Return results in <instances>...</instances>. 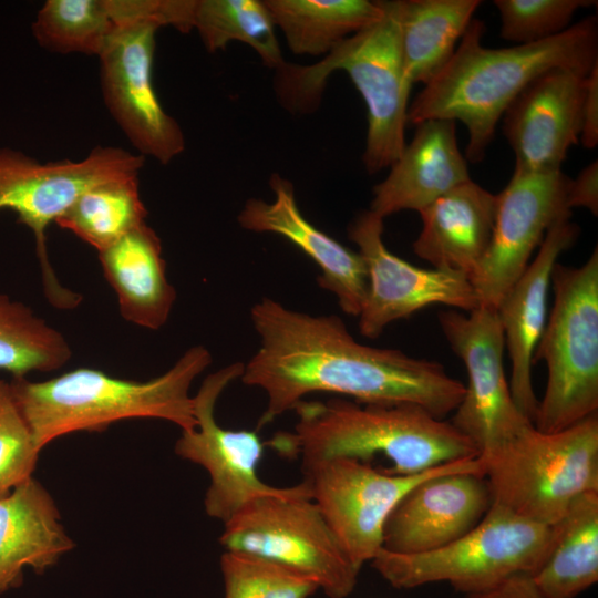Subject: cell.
Masks as SVG:
<instances>
[{
  "instance_id": "cell-1",
  "label": "cell",
  "mask_w": 598,
  "mask_h": 598,
  "mask_svg": "<svg viewBox=\"0 0 598 598\" xmlns=\"http://www.w3.org/2000/svg\"><path fill=\"white\" fill-rule=\"evenodd\" d=\"M250 318L260 343L240 380L267 394L259 426L313 392L364 404H415L437 419L454 412L465 393L441 363L362 344L336 315L311 316L264 297Z\"/></svg>"
},
{
  "instance_id": "cell-2",
  "label": "cell",
  "mask_w": 598,
  "mask_h": 598,
  "mask_svg": "<svg viewBox=\"0 0 598 598\" xmlns=\"http://www.w3.org/2000/svg\"><path fill=\"white\" fill-rule=\"evenodd\" d=\"M483 21L473 19L447 64L409 105L408 122H462L467 130L465 158L480 163L496 125L517 95L551 69L587 75L598 63V20L587 17L550 39L507 48H485Z\"/></svg>"
},
{
  "instance_id": "cell-3",
  "label": "cell",
  "mask_w": 598,
  "mask_h": 598,
  "mask_svg": "<svg viewBox=\"0 0 598 598\" xmlns=\"http://www.w3.org/2000/svg\"><path fill=\"white\" fill-rule=\"evenodd\" d=\"M292 432H279L268 444L301 461L333 456L369 462L382 455L393 474L412 475L480 456L476 445L451 422L410 403L364 404L336 396L299 401Z\"/></svg>"
},
{
  "instance_id": "cell-4",
  "label": "cell",
  "mask_w": 598,
  "mask_h": 598,
  "mask_svg": "<svg viewBox=\"0 0 598 598\" xmlns=\"http://www.w3.org/2000/svg\"><path fill=\"white\" fill-rule=\"evenodd\" d=\"M212 361L208 349L195 346L165 373L147 381L116 378L83 367L40 382L12 378L10 384L35 445L42 451L60 436L100 432L125 419H159L182 431L195 429L189 389Z\"/></svg>"
},
{
  "instance_id": "cell-5",
  "label": "cell",
  "mask_w": 598,
  "mask_h": 598,
  "mask_svg": "<svg viewBox=\"0 0 598 598\" xmlns=\"http://www.w3.org/2000/svg\"><path fill=\"white\" fill-rule=\"evenodd\" d=\"M383 17L344 39L315 64L283 62L274 80L279 103L291 113L315 112L327 80L344 71L361 94L368 111L363 164L369 174L390 167L405 142L412 83L403 65L394 0L381 1Z\"/></svg>"
},
{
  "instance_id": "cell-6",
  "label": "cell",
  "mask_w": 598,
  "mask_h": 598,
  "mask_svg": "<svg viewBox=\"0 0 598 598\" xmlns=\"http://www.w3.org/2000/svg\"><path fill=\"white\" fill-rule=\"evenodd\" d=\"M478 458L493 504L553 525L577 497L598 491V413L554 433L530 423Z\"/></svg>"
},
{
  "instance_id": "cell-7",
  "label": "cell",
  "mask_w": 598,
  "mask_h": 598,
  "mask_svg": "<svg viewBox=\"0 0 598 598\" xmlns=\"http://www.w3.org/2000/svg\"><path fill=\"white\" fill-rule=\"evenodd\" d=\"M554 302L533 362L544 361L547 381L535 427L564 430L598 412V249L580 267L557 262Z\"/></svg>"
},
{
  "instance_id": "cell-8",
  "label": "cell",
  "mask_w": 598,
  "mask_h": 598,
  "mask_svg": "<svg viewBox=\"0 0 598 598\" xmlns=\"http://www.w3.org/2000/svg\"><path fill=\"white\" fill-rule=\"evenodd\" d=\"M550 535L551 525L529 520L492 503L476 526L443 547L413 555L381 548L370 563L398 589L447 581L455 590L470 595L516 574L532 575L545 558Z\"/></svg>"
},
{
  "instance_id": "cell-9",
  "label": "cell",
  "mask_w": 598,
  "mask_h": 598,
  "mask_svg": "<svg viewBox=\"0 0 598 598\" xmlns=\"http://www.w3.org/2000/svg\"><path fill=\"white\" fill-rule=\"evenodd\" d=\"M145 157L115 146H96L83 159L42 163L8 147L0 148V210L17 214L33 234L43 291L58 309H74L82 296L64 287L49 258L47 229L90 187L138 176Z\"/></svg>"
},
{
  "instance_id": "cell-10",
  "label": "cell",
  "mask_w": 598,
  "mask_h": 598,
  "mask_svg": "<svg viewBox=\"0 0 598 598\" xmlns=\"http://www.w3.org/2000/svg\"><path fill=\"white\" fill-rule=\"evenodd\" d=\"M219 543L281 564L313 579L329 598H347L359 570L352 565L307 485L261 496L224 524Z\"/></svg>"
},
{
  "instance_id": "cell-11",
  "label": "cell",
  "mask_w": 598,
  "mask_h": 598,
  "mask_svg": "<svg viewBox=\"0 0 598 598\" xmlns=\"http://www.w3.org/2000/svg\"><path fill=\"white\" fill-rule=\"evenodd\" d=\"M165 25L162 13L121 21L99 55L109 112L140 155L164 165L185 150L183 131L163 109L153 84L155 34Z\"/></svg>"
},
{
  "instance_id": "cell-12",
  "label": "cell",
  "mask_w": 598,
  "mask_h": 598,
  "mask_svg": "<svg viewBox=\"0 0 598 598\" xmlns=\"http://www.w3.org/2000/svg\"><path fill=\"white\" fill-rule=\"evenodd\" d=\"M451 464L400 475L375 468L370 462L333 456L301 461V471L311 499L360 571L382 548L384 523L399 501L422 480Z\"/></svg>"
},
{
  "instance_id": "cell-13",
  "label": "cell",
  "mask_w": 598,
  "mask_h": 598,
  "mask_svg": "<svg viewBox=\"0 0 598 598\" xmlns=\"http://www.w3.org/2000/svg\"><path fill=\"white\" fill-rule=\"evenodd\" d=\"M437 318L447 343L467 373L465 393L450 422L476 445L480 456H485L533 423L512 398L497 312L478 306L468 315L453 309L440 311Z\"/></svg>"
},
{
  "instance_id": "cell-14",
  "label": "cell",
  "mask_w": 598,
  "mask_h": 598,
  "mask_svg": "<svg viewBox=\"0 0 598 598\" xmlns=\"http://www.w3.org/2000/svg\"><path fill=\"white\" fill-rule=\"evenodd\" d=\"M244 368V363L235 362L205 378L193 396L196 426L182 431L174 448L178 456L208 473L205 511L224 524L252 499L289 488L269 485L258 475L264 443L257 431L224 429L216 422L217 400L233 381L240 379Z\"/></svg>"
},
{
  "instance_id": "cell-15",
  "label": "cell",
  "mask_w": 598,
  "mask_h": 598,
  "mask_svg": "<svg viewBox=\"0 0 598 598\" xmlns=\"http://www.w3.org/2000/svg\"><path fill=\"white\" fill-rule=\"evenodd\" d=\"M569 179L561 169L514 168L507 185L496 195L491 241L470 277L481 307L496 310L550 227L571 217L566 203Z\"/></svg>"
},
{
  "instance_id": "cell-16",
  "label": "cell",
  "mask_w": 598,
  "mask_h": 598,
  "mask_svg": "<svg viewBox=\"0 0 598 598\" xmlns=\"http://www.w3.org/2000/svg\"><path fill=\"white\" fill-rule=\"evenodd\" d=\"M382 235L383 218L370 209L357 216L348 229L368 272L367 297L358 316L362 336L378 338L393 321L433 305L466 312L480 306L466 275L413 266L392 254Z\"/></svg>"
},
{
  "instance_id": "cell-17",
  "label": "cell",
  "mask_w": 598,
  "mask_h": 598,
  "mask_svg": "<svg viewBox=\"0 0 598 598\" xmlns=\"http://www.w3.org/2000/svg\"><path fill=\"white\" fill-rule=\"evenodd\" d=\"M491 505L480 458L454 462L399 501L384 523L382 548L402 555L437 549L476 526Z\"/></svg>"
},
{
  "instance_id": "cell-18",
  "label": "cell",
  "mask_w": 598,
  "mask_h": 598,
  "mask_svg": "<svg viewBox=\"0 0 598 598\" xmlns=\"http://www.w3.org/2000/svg\"><path fill=\"white\" fill-rule=\"evenodd\" d=\"M586 76L551 69L534 79L502 116L503 134L525 172L561 169L570 147L579 142Z\"/></svg>"
},
{
  "instance_id": "cell-19",
  "label": "cell",
  "mask_w": 598,
  "mask_h": 598,
  "mask_svg": "<svg viewBox=\"0 0 598 598\" xmlns=\"http://www.w3.org/2000/svg\"><path fill=\"white\" fill-rule=\"evenodd\" d=\"M578 235L579 227L570 217L553 225L534 259L496 308L511 360L512 398L519 412L533 423L539 401L533 386V355L547 320L551 272Z\"/></svg>"
},
{
  "instance_id": "cell-20",
  "label": "cell",
  "mask_w": 598,
  "mask_h": 598,
  "mask_svg": "<svg viewBox=\"0 0 598 598\" xmlns=\"http://www.w3.org/2000/svg\"><path fill=\"white\" fill-rule=\"evenodd\" d=\"M269 184L274 200H246L237 216L238 224L246 230L277 234L297 246L319 267V286L336 295L343 312L358 317L368 291V272L362 257L303 217L289 181L272 174Z\"/></svg>"
},
{
  "instance_id": "cell-21",
  "label": "cell",
  "mask_w": 598,
  "mask_h": 598,
  "mask_svg": "<svg viewBox=\"0 0 598 598\" xmlns=\"http://www.w3.org/2000/svg\"><path fill=\"white\" fill-rule=\"evenodd\" d=\"M415 126L386 177L373 187L370 210L383 219L402 210L419 213L471 179L457 144L456 122L433 118Z\"/></svg>"
},
{
  "instance_id": "cell-22",
  "label": "cell",
  "mask_w": 598,
  "mask_h": 598,
  "mask_svg": "<svg viewBox=\"0 0 598 598\" xmlns=\"http://www.w3.org/2000/svg\"><path fill=\"white\" fill-rule=\"evenodd\" d=\"M496 195L472 179L419 212L422 228L413 251L435 269L473 275L487 250Z\"/></svg>"
},
{
  "instance_id": "cell-23",
  "label": "cell",
  "mask_w": 598,
  "mask_h": 598,
  "mask_svg": "<svg viewBox=\"0 0 598 598\" xmlns=\"http://www.w3.org/2000/svg\"><path fill=\"white\" fill-rule=\"evenodd\" d=\"M74 546L49 492L33 476L0 496V595L43 573Z\"/></svg>"
},
{
  "instance_id": "cell-24",
  "label": "cell",
  "mask_w": 598,
  "mask_h": 598,
  "mask_svg": "<svg viewBox=\"0 0 598 598\" xmlns=\"http://www.w3.org/2000/svg\"><path fill=\"white\" fill-rule=\"evenodd\" d=\"M97 255L121 316L145 329L162 328L175 303L176 290L167 279L155 230L144 223Z\"/></svg>"
},
{
  "instance_id": "cell-25",
  "label": "cell",
  "mask_w": 598,
  "mask_h": 598,
  "mask_svg": "<svg viewBox=\"0 0 598 598\" xmlns=\"http://www.w3.org/2000/svg\"><path fill=\"white\" fill-rule=\"evenodd\" d=\"M530 577L545 598H576L598 581V491L577 497L551 525L545 558Z\"/></svg>"
},
{
  "instance_id": "cell-26",
  "label": "cell",
  "mask_w": 598,
  "mask_h": 598,
  "mask_svg": "<svg viewBox=\"0 0 598 598\" xmlns=\"http://www.w3.org/2000/svg\"><path fill=\"white\" fill-rule=\"evenodd\" d=\"M409 81L429 83L451 60L480 0H394Z\"/></svg>"
},
{
  "instance_id": "cell-27",
  "label": "cell",
  "mask_w": 598,
  "mask_h": 598,
  "mask_svg": "<svg viewBox=\"0 0 598 598\" xmlns=\"http://www.w3.org/2000/svg\"><path fill=\"white\" fill-rule=\"evenodd\" d=\"M289 50L301 55H326L344 39L383 17L381 1L264 0Z\"/></svg>"
},
{
  "instance_id": "cell-28",
  "label": "cell",
  "mask_w": 598,
  "mask_h": 598,
  "mask_svg": "<svg viewBox=\"0 0 598 598\" xmlns=\"http://www.w3.org/2000/svg\"><path fill=\"white\" fill-rule=\"evenodd\" d=\"M146 217L138 176H131L90 187L55 224L100 252L146 223Z\"/></svg>"
},
{
  "instance_id": "cell-29",
  "label": "cell",
  "mask_w": 598,
  "mask_h": 598,
  "mask_svg": "<svg viewBox=\"0 0 598 598\" xmlns=\"http://www.w3.org/2000/svg\"><path fill=\"white\" fill-rule=\"evenodd\" d=\"M72 349L62 332L32 308L0 292V370L13 378L64 367Z\"/></svg>"
},
{
  "instance_id": "cell-30",
  "label": "cell",
  "mask_w": 598,
  "mask_h": 598,
  "mask_svg": "<svg viewBox=\"0 0 598 598\" xmlns=\"http://www.w3.org/2000/svg\"><path fill=\"white\" fill-rule=\"evenodd\" d=\"M193 29L208 52L238 41L249 45L270 69L285 62L264 0H195Z\"/></svg>"
},
{
  "instance_id": "cell-31",
  "label": "cell",
  "mask_w": 598,
  "mask_h": 598,
  "mask_svg": "<svg viewBox=\"0 0 598 598\" xmlns=\"http://www.w3.org/2000/svg\"><path fill=\"white\" fill-rule=\"evenodd\" d=\"M117 23L116 0H47L31 30L48 51L99 56Z\"/></svg>"
},
{
  "instance_id": "cell-32",
  "label": "cell",
  "mask_w": 598,
  "mask_h": 598,
  "mask_svg": "<svg viewBox=\"0 0 598 598\" xmlns=\"http://www.w3.org/2000/svg\"><path fill=\"white\" fill-rule=\"evenodd\" d=\"M225 598H309L319 590L308 576L240 550L220 557Z\"/></svg>"
},
{
  "instance_id": "cell-33",
  "label": "cell",
  "mask_w": 598,
  "mask_h": 598,
  "mask_svg": "<svg viewBox=\"0 0 598 598\" xmlns=\"http://www.w3.org/2000/svg\"><path fill=\"white\" fill-rule=\"evenodd\" d=\"M501 17V37L530 44L556 37L571 24L575 13L592 7L591 0H494Z\"/></svg>"
},
{
  "instance_id": "cell-34",
  "label": "cell",
  "mask_w": 598,
  "mask_h": 598,
  "mask_svg": "<svg viewBox=\"0 0 598 598\" xmlns=\"http://www.w3.org/2000/svg\"><path fill=\"white\" fill-rule=\"evenodd\" d=\"M40 452L10 382L0 379V496L32 476Z\"/></svg>"
},
{
  "instance_id": "cell-35",
  "label": "cell",
  "mask_w": 598,
  "mask_h": 598,
  "mask_svg": "<svg viewBox=\"0 0 598 598\" xmlns=\"http://www.w3.org/2000/svg\"><path fill=\"white\" fill-rule=\"evenodd\" d=\"M566 203L570 210L575 207H582L594 216L598 215L597 159L587 165L575 179H569Z\"/></svg>"
},
{
  "instance_id": "cell-36",
  "label": "cell",
  "mask_w": 598,
  "mask_h": 598,
  "mask_svg": "<svg viewBox=\"0 0 598 598\" xmlns=\"http://www.w3.org/2000/svg\"><path fill=\"white\" fill-rule=\"evenodd\" d=\"M579 141L584 147L589 150L595 148L598 144V63L586 76Z\"/></svg>"
},
{
  "instance_id": "cell-37",
  "label": "cell",
  "mask_w": 598,
  "mask_h": 598,
  "mask_svg": "<svg viewBox=\"0 0 598 598\" xmlns=\"http://www.w3.org/2000/svg\"><path fill=\"white\" fill-rule=\"evenodd\" d=\"M462 598H545L529 574H516L486 590Z\"/></svg>"
}]
</instances>
